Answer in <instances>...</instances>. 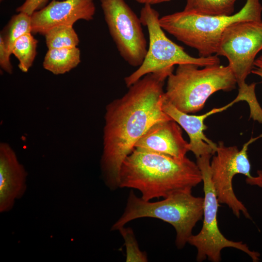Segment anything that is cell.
<instances>
[{
    "instance_id": "obj_24",
    "label": "cell",
    "mask_w": 262,
    "mask_h": 262,
    "mask_svg": "<svg viewBox=\"0 0 262 262\" xmlns=\"http://www.w3.org/2000/svg\"><path fill=\"white\" fill-rule=\"evenodd\" d=\"M136 2L145 4H149L150 5L153 4H159L163 2H167L172 0H134Z\"/></svg>"
},
{
    "instance_id": "obj_8",
    "label": "cell",
    "mask_w": 262,
    "mask_h": 262,
    "mask_svg": "<svg viewBox=\"0 0 262 262\" xmlns=\"http://www.w3.org/2000/svg\"><path fill=\"white\" fill-rule=\"evenodd\" d=\"M211 154H206L196 158V164L202 176L203 182L204 209L203 226L200 232L192 235L188 243L197 249L196 261L202 262L207 258L213 262L221 260V252L226 247H233L247 254L257 262L260 254L251 251L242 242H235L227 239L221 232L217 223L219 202L212 180L210 169Z\"/></svg>"
},
{
    "instance_id": "obj_23",
    "label": "cell",
    "mask_w": 262,
    "mask_h": 262,
    "mask_svg": "<svg viewBox=\"0 0 262 262\" xmlns=\"http://www.w3.org/2000/svg\"><path fill=\"white\" fill-rule=\"evenodd\" d=\"M251 73L262 79V55L255 59Z\"/></svg>"
},
{
    "instance_id": "obj_7",
    "label": "cell",
    "mask_w": 262,
    "mask_h": 262,
    "mask_svg": "<svg viewBox=\"0 0 262 262\" xmlns=\"http://www.w3.org/2000/svg\"><path fill=\"white\" fill-rule=\"evenodd\" d=\"M262 50V21L243 20L228 26L223 32L216 55L226 57L238 86L237 97L243 100L255 83L246 79L251 73L257 54Z\"/></svg>"
},
{
    "instance_id": "obj_14",
    "label": "cell",
    "mask_w": 262,
    "mask_h": 262,
    "mask_svg": "<svg viewBox=\"0 0 262 262\" xmlns=\"http://www.w3.org/2000/svg\"><path fill=\"white\" fill-rule=\"evenodd\" d=\"M233 104L234 103L232 101L224 107L214 108L203 115H196L179 110L164 97L163 109L186 132L190 139L189 150L197 158L206 154L214 155L217 148V144L207 137L204 133L203 131L207 128L204 124V120L209 116L222 112Z\"/></svg>"
},
{
    "instance_id": "obj_6",
    "label": "cell",
    "mask_w": 262,
    "mask_h": 262,
    "mask_svg": "<svg viewBox=\"0 0 262 262\" xmlns=\"http://www.w3.org/2000/svg\"><path fill=\"white\" fill-rule=\"evenodd\" d=\"M140 18L142 25L147 28L149 45L143 62L138 68L124 79L129 87L144 76L158 70L174 68V66L192 64L198 66L220 64L217 55L194 57L184 51V48L169 39L159 23V14L150 5L145 4L141 9Z\"/></svg>"
},
{
    "instance_id": "obj_15",
    "label": "cell",
    "mask_w": 262,
    "mask_h": 262,
    "mask_svg": "<svg viewBox=\"0 0 262 262\" xmlns=\"http://www.w3.org/2000/svg\"><path fill=\"white\" fill-rule=\"evenodd\" d=\"M81 62V51L77 47L48 49L43 62V67L55 75L63 74L76 67Z\"/></svg>"
},
{
    "instance_id": "obj_19",
    "label": "cell",
    "mask_w": 262,
    "mask_h": 262,
    "mask_svg": "<svg viewBox=\"0 0 262 262\" xmlns=\"http://www.w3.org/2000/svg\"><path fill=\"white\" fill-rule=\"evenodd\" d=\"M48 49L76 47L80 40L72 25L53 27L44 34Z\"/></svg>"
},
{
    "instance_id": "obj_20",
    "label": "cell",
    "mask_w": 262,
    "mask_h": 262,
    "mask_svg": "<svg viewBox=\"0 0 262 262\" xmlns=\"http://www.w3.org/2000/svg\"><path fill=\"white\" fill-rule=\"evenodd\" d=\"M118 230L124 240L126 250V262H147V254L140 250L132 229L129 227L124 226Z\"/></svg>"
},
{
    "instance_id": "obj_10",
    "label": "cell",
    "mask_w": 262,
    "mask_h": 262,
    "mask_svg": "<svg viewBox=\"0 0 262 262\" xmlns=\"http://www.w3.org/2000/svg\"><path fill=\"white\" fill-rule=\"evenodd\" d=\"M110 34L121 57L139 67L147 52V43L140 17L124 0H100Z\"/></svg>"
},
{
    "instance_id": "obj_11",
    "label": "cell",
    "mask_w": 262,
    "mask_h": 262,
    "mask_svg": "<svg viewBox=\"0 0 262 262\" xmlns=\"http://www.w3.org/2000/svg\"><path fill=\"white\" fill-rule=\"evenodd\" d=\"M95 12L94 0H52L31 16L32 33L44 35L55 26L92 20Z\"/></svg>"
},
{
    "instance_id": "obj_9",
    "label": "cell",
    "mask_w": 262,
    "mask_h": 262,
    "mask_svg": "<svg viewBox=\"0 0 262 262\" xmlns=\"http://www.w3.org/2000/svg\"><path fill=\"white\" fill-rule=\"evenodd\" d=\"M262 134L251 138L241 150L236 146H226L223 142L217 144L215 155L210 162L211 180L219 203L227 205L238 218L241 213L251 219L247 209L235 196L232 187L234 176L240 174L246 176V181L262 188V171L257 177L251 176V165L247 154L248 146Z\"/></svg>"
},
{
    "instance_id": "obj_13",
    "label": "cell",
    "mask_w": 262,
    "mask_h": 262,
    "mask_svg": "<svg viewBox=\"0 0 262 262\" xmlns=\"http://www.w3.org/2000/svg\"><path fill=\"white\" fill-rule=\"evenodd\" d=\"M180 126L174 120L156 122L138 140L134 148L162 153L174 157H185L189 144L183 138Z\"/></svg>"
},
{
    "instance_id": "obj_22",
    "label": "cell",
    "mask_w": 262,
    "mask_h": 262,
    "mask_svg": "<svg viewBox=\"0 0 262 262\" xmlns=\"http://www.w3.org/2000/svg\"><path fill=\"white\" fill-rule=\"evenodd\" d=\"M11 55L5 46L2 38L0 36V66L9 74L13 73V66L10 61Z\"/></svg>"
},
{
    "instance_id": "obj_3",
    "label": "cell",
    "mask_w": 262,
    "mask_h": 262,
    "mask_svg": "<svg viewBox=\"0 0 262 262\" xmlns=\"http://www.w3.org/2000/svg\"><path fill=\"white\" fill-rule=\"evenodd\" d=\"M260 0H246L243 7L230 16L201 15L184 10L160 17L162 29L177 40L197 50L199 57L216 53L222 33L231 24L243 20L262 21Z\"/></svg>"
},
{
    "instance_id": "obj_17",
    "label": "cell",
    "mask_w": 262,
    "mask_h": 262,
    "mask_svg": "<svg viewBox=\"0 0 262 262\" xmlns=\"http://www.w3.org/2000/svg\"><path fill=\"white\" fill-rule=\"evenodd\" d=\"M32 33V17L26 13L19 12L13 16L3 28L0 36L10 55L16 41L21 36Z\"/></svg>"
},
{
    "instance_id": "obj_4",
    "label": "cell",
    "mask_w": 262,
    "mask_h": 262,
    "mask_svg": "<svg viewBox=\"0 0 262 262\" xmlns=\"http://www.w3.org/2000/svg\"><path fill=\"white\" fill-rule=\"evenodd\" d=\"M204 197L192 195V190L175 192L162 200L150 202L131 191L124 212L113 225L118 230L132 220L143 217L160 219L171 225L176 232V245L182 248L192 235L193 229L203 216Z\"/></svg>"
},
{
    "instance_id": "obj_1",
    "label": "cell",
    "mask_w": 262,
    "mask_h": 262,
    "mask_svg": "<svg viewBox=\"0 0 262 262\" xmlns=\"http://www.w3.org/2000/svg\"><path fill=\"white\" fill-rule=\"evenodd\" d=\"M173 70L165 68L146 74L107 105L101 167L110 189L119 187L122 164L146 131L156 122L172 119L163 104L164 82Z\"/></svg>"
},
{
    "instance_id": "obj_21",
    "label": "cell",
    "mask_w": 262,
    "mask_h": 262,
    "mask_svg": "<svg viewBox=\"0 0 262 262\" xmlns=\"http://www.w3.org/2000/svg\"><path fill=\"white\" fill-rule=\"evenodd\" d=\"M49 0H25L19 7L16 11L17 13L22 12L30 16L33 13L39 10L46 6Z\"/></svg>"
},
{
    "instance_id": "obj_25",
    "label": "cell",
    "mask_w": 262,
    "mask_h": 262,
    "mask_svg": "<svg viewBox=\"0 0 262 262\" xmlns=\"http://www.w3.org/2000/svg\"><path fill=\"white\" fill-rule=\"evenodd\" d=\"M0 0V1H2V0Z\"/></svg>"
},
{
    "instance_id": "obj_2",
    "label": "cell",
    "mask_w": 262,
    "mask_h": 262,
    "mask_svg": "<svg viewBox=\"0 0 262 262\" xmlns=\"http://www.w3.org/2000/svg\"><path fill=\"white\" fill-rule=\"evenodd\" d=\"M202 181L196 163L186 156L179 158L134 148L122 164L118 187L136 189L142 199L150 201L192 190Z\"/></svg>"
},
{
    "instance_id": "obj_5",
    "label": "cell",
    "mask_w": 262,
    "mask_h": 262,
    "mask_svg": "<svg viewBox=\"0 0 262 262\" xmlns=\"http://www.w3.org/2000/svg\"><path fill=\"white\" fill-rule=\"evenodd\" d=\"M198 67L192 64L178 65L175 73L167 79L164 98L185 113L200 111L212 94L220 90L230 91L237 84L228 65Z\"/></svg>"
},
{
    "instance_id": "obj_12",
    "label": "cell",
    "mask_w": 262,
    "mask_h": 262,
    "mask_svg": "<svg viewBox=\"0 0 262 262\" xmlns=\"http://www.w3.org/2000/svg\"><path fill=\"white\" fill-rule=\"evenodd\" d=\"M27 173L6 143L0 144V212L10 211L26 190Z\"/></svg>"
},
{
    "instance_id": "obj_16",
    "label": "cell",
    "mask_w": 262,
    "mask_h": 262,
    "mask_svg": "<svg viewBox=\"0 0 262 262\" xmlns=\"http://www.w3.org/2000/svg\"><path fill=\"white\" fill-rule=\"evenodd\" d=\"M237 0H186L184 11L213 16H230Z\"/></svg>"
},
{
    "instance_id": "obj_18",
    "label": "cell",
    "mask_w": 262,
    "mask_h": 262,
    "mask_svg": "<svg viewBox=\"0 0 262 262\" xmlns=\"http://www.w3.org/2000/svg\"><path fill=\"white\" fill-rule=\"evenodd\" d=\"M38 40L32 33L21 36L15 43L12 54L19 61L18 66L23 72H27L33 64L36 55Z\"/></svg>"
}]
</instances>
